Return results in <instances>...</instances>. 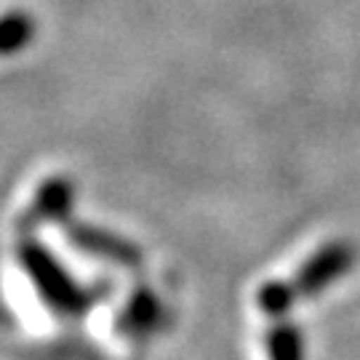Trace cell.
Segmentation results:
<instances>
[{"label":"cell","instance_id":"cell-1","mask_svg":"<svg viewBox=\"0 0 360 360\" xmlns=\"http://www.w3.org/2000/svg\"><path fill=\"white\" fill-rule=\"evenodd\" d=\"M352 262H355V254L347 243L328 245L299 272V288L307 291V294H315L323 285L334 283L339 275H345L352 267Z\"/></svg>","mask_w":360,"mask_h":360}]
</instances>
